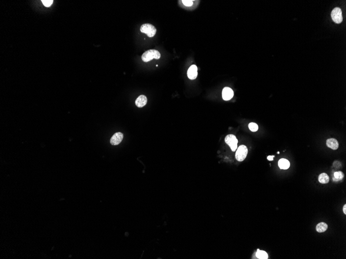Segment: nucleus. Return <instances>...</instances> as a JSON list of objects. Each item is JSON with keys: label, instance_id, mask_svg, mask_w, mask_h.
I'll return each instance as SVG.
<instances>
[{"label": "nucleus", "instance_id": "1", "mask_svg": "<svg viewBox=\"0 0 346 259\" xmlns=\"http://www.w3.org/2000/svg\"><path fill=\"white\" fill-rule=\"evenodd\" d=\"M161 58V54L159 51L155 49H150L145 51L141 56V59L144 62H148L153 58L159 60Z\"/></svg>", "mask_w": 346, "mask_h": 259}, {"label": "nucleus", "instance_id": "2", "mask_svg": "<svg viewBox=\"0 0 346 259\" xmlns=\"http://www.w3.org/2000/svg\"><path fill=\"white\" fill-rule=\"evenodd\" d=\"M140 31L141 32L145 33L149 37H153L157 33V28L155 26L150 23H145L141 25Z\"/></svg>", "mask_w": 346, "mask_h": 259}, {"label": "nucleus", "instance_id": "3", "mask_svg": "<svg viewBox=\"0 0 346 259\" xmlns=\"http://www.w3.org/2000/svg\"><path fill=\"white\" fill-rule=\"evenodd\" d=\"M248 151L245 145H242L238 148L235 154V158L238 161H243L247 156Z\"/></svg>", "mask_w": 346, "mask_h": 259}, {"label": "nucleus", "instance_id": "4", "mask_svg": "<svg viewBox=\"0 0 346 259\" xmlns=\"http://www.w3.org/2000/svg\"><path fill=\"white\" fill-rule=\"evenodd\" d=\"M225 142L229 145L233 152H235L238 149V140L235 136L231 134L227 135L225 137Z\"/></svg>", "mask_w": 346, "mask_h": 259}, {"label": "nucleus", "instance_id": "5", "mask_svg": "<svg viewBox=\"0 0 346 259\" xmlns=\"http://www.w3.org/2000/svg\"><path fill=\"white\" fill-rule=\"evenodd\" d=\"M331 17L332 19L334 22L336 23L339 24L342 22L343 18H342V11L339 7H336L332 10L331 13Z\"/></svg>", "mask_w": 346, "mask_h": 259}, {"label": "nucleus", "instance_id": "6", "mask_svg": "<svg viewBox=\"0 0 346 259\" xmlns=\"http://www.w3.org/2000/svg\"><path fill=\"white\" fill-rule=\"evenodd\" d=\"M197 67L195 65H192L190 67L187 71L188 77L190 80H194L197 78L198 72Z\"/></svg>", "mask_w": 346, "mask_h": 259}, {"label": "nucleus", "instance_id": "7", "mask_svg": "<svg viewBox=\"0 0 346 259\" xmlns=\"http://www.w3.org/2000/svg\"><path fill=\"white\" fill-rule=\"evenodd\" d=\"M123 138V135L122 133H116L111 138V141H110L111 144L113 145H117L119 144L122 141Z\"/></svg>", "mask_w": 346, "mask_h": 259}, {"label": "nucleus", "instance_id": "8", "mask_svg": "<svg viewBox=\"0 0 346 259\" xmlns=\"http://www.w3.org/2000/svg\"><path fill=\"white\" fill-rule=\"evenodd\" d=\"M234 96L233 90L229 87H225L222 90V97L224 101H229Z\"/></svg>", "mask_w": 346, "mask_h": 259}, {"label": "nucleus", "instance_id": "9", "mask_svg": "<svg viewBox=\"0 0 346 259\" xmlns=\"http://www.w3.org/2000/svg\"><path fill=\"white\" fill-rule=\"evenodd\" d=\"M147 98L145 95H140L135 101V104L139 108H142L147 104Z\"/></svg>", "mask_w": 346, "mask_h": 259}, {"label": "nucleus", "instance_id": "10", "mask_svg": "<svg viewBox=\"0 0 346 259\" xmlns=\"http://www.w3.org/2000/svg\"><path fill=\"white\" fill-rule=\"evenodd\" d=\"M326 145L333 150H336L339 147V143L335 139L330 138L326 140Z\"/></svg>", "mask_w": 346, "mask_h": 259}, {"label": "nucleus", "instance_id": "11", "mask_svg": "<svg viewBox=\"0 0 346 259\" xmlns=\"http://www.w3.org/2000/svg\"><path fill=\"white\" fill-rule=\"evenodd\" d=\"M278 166L281 169L286 170L289 168L290 167V162L286 159H280L278 161Z\"/></svg>", "mask_w": 346, "mask_h": 259}, {"label": "nucleus", "instance_id": "12", "mask_svg": "<svg viewBox=\"0 0 346 259\" xmlns=\"http://www.w3.org/2000/svg\"><path fill=\"white\" fill-rule=\"evenodd\" d=\"M318 181L321 184H327L330 181V178L328 175L325 173H321L318 177Z\"/></svg>", "mask_w": 346, "mask_h": 259}, {"label": "nucleus", "instance_id": "13", "mask_svg": "<svg viewBox=\"0 0 346 259\" xmlns=\"http://www.w3.org/2000/svg\"><path fill=\"white\" fill-rule=\"evenodd\" d=\"M328 228V225L326 223H320L316 226V230L319 233H322L326 231Z\"/></svg>", "mask_w": 346, "mask_h": 259}, {"label": "nucleus", "instance_id": "14", "mask_svg": "<svg viewBox=\"0 0 346 259\" xmlns=\"http://www.w3.org/2000/svg\"><path fill=\"white\" fill-rule=\"evenodd\" d=\"M344 177V174L342 171H337L334 173L333 179L334 182H339L342 180Z\"/></svg>", "mask_w": 346, "mask_h": 259}, {"label": "nucleus", "instance_id": "15", "mask_svg": "<svg viewBox=\"0 0 346 259\" xmlns=\"http://www.w3.org/2000/svg\"><path fill=\"white\" fill-rule=\"evenodd\" d=\"M256 257L258 259H267L268 257V253L265 251L260 250L259 249H258L257 252H256Z\"/></svg>", "mask_w": 346, "mask_h": 259}, {"label": "nucleus", "instance_id": "16", "mask_svg": "<svg viewBox=\"0 0 346 259\" xmlns=\"http://www.w3.org/2000/svg\"><path fill=\"white\" fill-rule=\"evenodd\" d=\"M249 128L251 131L255 132L258 131L259 127L258 125L255 123H250L249 124Z\"/></svg>", "mask_w": 346, "mask_h": 259}, {"label": "nucleus", "instance_id": "17", "mask_svg": "<svg viewBox=\"0 0 346 259\" xmlns=\"http://www.w3.org/2000/svg\"><path fill=\"white\" fill-rule=\"evenodd\" d=\"M181 2H182V3H183V4L184 6L189 7L192 6L193 4H194V1H190V0L189 1H188V0L184 1V0H183V1H181Z\"/></svg>", "mask_w": 346, "mask_h": 259}, {"label": "nucleus", "instance_id": "18", "mask_svg": "<svg viewBox=\"0 0 346 259\" xmlns=\"http://www.w3.org/2000/svg\"><path fill=\"white\" fill-rule=\"evenodd\" d=\"M42 2L45 6L50 7L52 5L54 1L52 0H42Z\"/></svg>", "mask_w": 346, "mask_h": 259}, {"label": "nucleus", "instance_id": "19", "mask_svg": "<svg viewBox=\"0 0 346 259\" xmlns=\"http://www.w3.org/2000/svg\"><path fill=\"white\" fill-rule=\"evenodd\" d=\"M275 156H269L268 157V161H273V158H274Z\"/></svg>", "mask_w": 346, "mask_h": 259}, {"label": "nucleus", "instance_id": "20", "mask_svg": "<svg viewBox=\"0 0 346 259\" xmlns=\"http://www.w3.org/2000/svg\"><path fill=\"white\" fill-rule=\"evenodd\" d=\"M343 209V212H344V213L345 214V215H346V204H345V205H344V207H343V209Z\"/></svg>", "mask_w": 346, "mask_h": 259}]
</instances>
